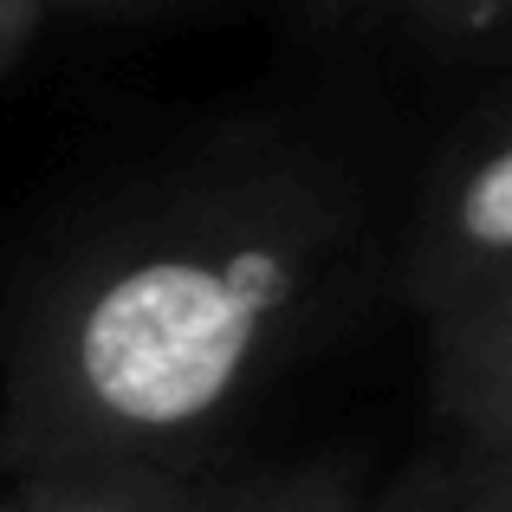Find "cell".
<instances>
[{
  "instance_id": "obj_9",
  "label": "cell",
  "mask_w": 512,
  "mask_h": 512,
  "mask_svg": "<svg viewBox=\"0 0 512 512\" xmlns=\"http://www.w3.org/2000/svg\"><path fill=\"white\" fill-rule=\"evenodd\" d=\"M0 512H13V487H7V493H0Z\"/></svg>"
},
{
  "instance_id": "obj_1",
  "label": "cell",
  "mask_w": 512,
  "mask_h": 512,
  "mask_svg": "<svg viewBox=\"0 0 512 512\" xmlns=\"http://www.w3.org/2000/svg\"><path fill=\"white\" fill-rule=\"evenodd\" d=\"M370 221L305 150H234L52 253L7 331V474L221 467L253 396L357 305Z\"/></svg>"
},
{
  "instance_id": "obj_4",
  "label": "cell",
  "mask_w": 512,
  "mask_h": 512,
  "mask_svg": "<svg viewBox=\"0 0 512 512\" xmlns=\"http://www.w3.org/2000/svg\"><path fill=\"white\" fill-rule=\"evenodd\" d=\"M227 467H188V474H150V467H91V474H20L13 512H214Z\"/></svg>"
},
{
  "instance_id": "obj_8",
  "label": "cell",
  "mask_w": 512,
  "mask_h": 512,
  "mask_svg": "<svg viewBox=\"0 0 512 512\" xmlns=\"http://www.w3.org/2000/svg\"><path fill=\"white\" fill-rule=\"evenodd\" d=\"M46 13H52V0H0V78L26 59V46L39 39Z\"/></svg>"
},
{
  "instance_id": "obj_5",
  "label": "cell",
  "mask_w": 512,
  "mask_h": 512,
  "mask_svg": "<svg viewBox=\"0 0 512 512\" xmlns=\"http://www.w3.org/2000/svg\"><path fill=\"white\" fill-rule=\"evenodd\" d=\"M363 512H512V448L467 454L441 441Z\"/></svg>"
},
{
  "instance_id": "obj_3",
  "label": "cell",
  "mask_w": 512,
  "mask_h": 512,
  "mask_svg": "<svg viewBox=\"0 0 512 512\" xmlns=\"http://www.w3.org/2000/svg\"><path fill=\"white\" fill-rule=\"evenodd\" d=\"M428 383L448 448H512V266L461 318L428 331Z\"/></svg>"
},
{
  "instance_id": "obj_7",
  "label": "cell",
  "mask_w": 512,
  "mask_h": 512,
  "mask_svg": "<svg viewBox=\"0 0 512 512\" xmlns=\"http://www.w3.org/2000/svg\"><path fill=\"white\" fill-rule=\"evenodd\" d=\"M344 7H370L389 13L402 26H422L441 39H467V33H493L512 20V0H344Z\"/></svg>"
},
{
  "instance_id": "obj_2",
  "label": "cell",
  "mask_w": 512,
  "mask_h": 512,
  "mask_svg": "<svg viewBox=\"0 0 512 512\" xmlns=\"http://www.w3.org/2000/svg\"><path fill=\"white\" fill-rule=\"evenodd\" d=\"M512 266V98L480 111L428 175L402 292L428 331L461 318L480 292Z\"/></svg>"
},
{
  "instance_id": "obj_6",
  "label": "cell",
  "mask_w": 512,
  "mask_h": 512,
  "mask_svg": "<svg viewBox=\"0 0 512 512\" xmlns=\"http://www.w3.org/2000/svg\"><path fill=\"white\" fill-rule=\"evenodd\" d=\"M370 480L357 454H318V461L266 467V474H234L221 487L214 512H363Z\"/></svg>"
}]
</instances>
